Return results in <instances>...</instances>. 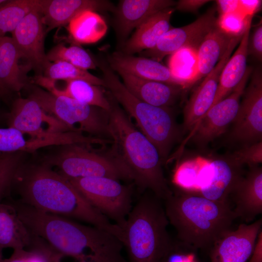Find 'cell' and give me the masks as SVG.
<instances>
[{
    "instance_id": "cell-1",
    "label": "cell",
    "mask_w": 262,
    "mask_h": 262,
    "mask_svg": "<svg viewBox=\"0 0 262 262\" xmlns=\"http://www.w3.org/2000/svg\"><path fill=\"white\" fill-rule=\"evenodd\" d=\"M8 203L33 235L63 257L88 262H115L120 254L119 240L104 229L38 210L20 201Z\"/></svg>"
},
{
    "instance_id": "cell-2",
    "label": "cell",
    "mask_w": 262,
    "mask_h": 262,
    "mask_svg": "<svg viewBox=\"0 0 262 262\" xmlns=\"http://www.w3.org/2000/svg\"><path fill=\"white\" fill-rule=\"evenodd\" d=\"M21 202L48 213L84 222L115 236V224L93 207L68 180L46 164H24L13 185Z\"/></svg>"
},
{
    "instance_id": "cell-3",
    "label": "cell",
    "mask_w": 262,
    "mask_h": 262,
    "mask_svg": "<svg viewBox=\"0 0 262 262\" xmlns=\"http://www.w3.org/2000/svg\"><path fill=\"white\" fill-rule=\"evenodd\" d=\"M163 201L178 239L193 249L211 248L236 218L229 201L212 200L199 194L181 190L172 192Z\"/></svg>"
},
{
    "instance_id": "cell-4",
    "label": "cell",
    "mask_w": 262,
    "mask_h": 262,
    "mask_svg": "<svg viewBox=\"0 0 262 262\" xmlns=\"http://www.w3.org/2000/svg\"><path fill=\"white\" fill-rule=\"evenodd\" d=\"M108 132L112 152L127 167L132 180L162 200L171 193L164 178L163 161L155 146L131 122L118 105L110 98Z\"/></svg>"
},
{
    "instance_id": "cell-5",
    "label": "cell",
    "mask_w": 262,
    "mask_h": 262,
    "mask_svg": "<svg viewBox=\"0 0 262 262\" xmlns=\"http://www.w3.org/2000/svg\"><path fill=\"white\" fill-rule=\"evenodd\" d=\"M162 201L153 193L144 195L124 223L118 225V239L126 249L128 262H162L175 248Z\"/></svg>"
},
{
    "instance_id": "cell-6",
    "label": "cell",
    "mask_w": 262,
    "mask_h": 262,
    "mask_svg": "<svg viewBox=\"0 0 262 262\" xmlns=\"http://www.w3.org/2000/svg\"><path fill=\"white\" fill-rule=\"evenodd\" d=\"M97 65L101 69L105 87L113 98L136 121L141 132L157 148L165 161L180 137V130L169 108L155 106L136 98L125 87L108 64Z\"/></svg>"
},
{
    "instance_id": "cell-7",
    "label": "cell",
    "mask_w": 262,
    "mask_h": 262,
    "mask_svg": "<svg viewBox=\"0 0 262 262\" xmlns=\"http://www.w3.org/2000/svg\"><path fill=\"white\" fill-rule=\"evenodd\" d=\"M60 146L42 162L56 167L57 172L67 179L107 177L132 180L129 169L112 151L102 154L92 149L91 146L82 144Z\"/></svg>"
},
{
    "instance_id": "cell-8",
    "label": "cell",
    "mask_w": 262,
    "mask_h": 262,
    "mask_svg": "<svg viewBox=\"0 0 262 262\" xmlns=\"http://www.w3.org/2000/svg\"><path fill=\"white\" fill-rule=\"evenodd\" d=\"M29 97L73 131L109 136L108 111L66 96L54 95L38 87H32Z\"/></svg>"
},
{
    "instance_id": "cell-9",
    "label": "cell",
    "mask_w": 262,
    "mask_h": 262,
    "mask_svg": "<svg viewBox=\"0 0 262 262\" xmlns=\"http://www.w3.org/2000/svg\"><path fill=\"white\" fill-rule=\"evenodd\" d=\"M96 210L115 224L125 221L132 208V190L119 180L107 177L68 179Z\"/></svg>"
},
{
    "instance_id": "cell-10",
    "label": "cell",
    "mask_w": 262,
    "mask_h": 262,
    "mask_svg": "<svg viewBox=\"0 0 262 262\" xmlns=\"http://www.w3.org/2000/svg\"><path fill=\"white\" fill-rule=\"evenodd\" d=\"M251 73V68L247 67L243 78L233 91L211 107L195 126L189 136L194 144L201 147H205L225 132L235 118Z\"/></svg>"
},
{
    "instance_id": "cell-11",
    "label": "cell",
    "mask_w": 262,
    "mask_h": 262,
    "mask_svg": "<svg viewBox=\"0 0 262 262\" xmlns=\"http://www.w3.org/2000/svg\"><path fill=\"white\" fill-rule=\"evenodd\" d=\"M8 127L39 139L59 137L73 131L54 116L46 113L33 99L19 98L13 103L7 115Z\"/></svg>"
},
{
    "instance_id": "cell-12",
    "label": "cell",
    "mask_w": 262,
    "mask_h": 262,
    "mask_svg": "<svg viewBox=\"0 0 262 262\" xmlns=\"http://www.w3.org/2000/svg\"><path fill=\"white\" fill-rule=\"evenodd\" d=\"M242 96L229 138L243 146L262 140V76L260 68L254 73Z\"/></svg>"
},
{
    "instance_id": "cell-13",
    "label": "cell",
    "mask_w": 262,
    "mask_h": 262,
    "mask_svg": "<svg viewBox=\"0 0 262 262\" xmlns=\"http://www.w3.org/2000/svg\"><path fill=\"white\" fill-rule=\"evenodd\" d=\"M214 9L192 23L180 28H171L153 48L141 52L143 57L160 62L163 58L183 48L197 50L208 33L216 25Z\"/></svg>"
},
{
    "instance_id": "cell-14",
    "label": "cell",
    "mask_w": 262,
    "mask_h": 262,
    "mask_svg": "<svg viewBox=\"0 0 262 262\" xmlns=\"http://www.w3.org/2000/svg\"><path fill=\"white\" fill-rule=\"evenodd\" d=\"M41 7L28 13L12 32L11 37L27 64L36 71H43L49 62L44 51L46 27Z\"/></svg>"
},
{
    "instance_id": "cell-15",
    "label": "cell",
    "mask_w": 262,
    "mask_h": 262,
    "mask_svg": "<svg viewBox=\"0 0 262 262\" xmlns=\"http://www.w3.org/2000/svg\"><path fill=\"white\" fill-rule=\"evenodd\" d=\"M242 36L232 38L223 57L195 89L183 110V128L191 130L211 107L222 70Z\"/></svg>"
},
{
    "instance_id": "cell-16",
    "label": "cell",
    "mask_w": 262,
    "mask_h": 262,
    "mask_svg": "<svg viewBox=\"0 0 262 262\" xmlns=\"http://www.w3.org/2000/svg\"><path fill=\"white\" fill-rule=\"evenodd\" d=\"M262 221L239 225L234 230H229L210 248L211 262H247L253 251Z\"/></svg>"
},
{
    "instance_id": "cell-17",
    "label": "cell",
    "mask_w": 262,
    "mask_h": 262,
    "mask_svg": "<svg viewBox=\"0 0 262 262\" xmlns=\"http://www.w3.org/2000/svg\"><path fill=\"white\" fill-rule=\"evenodd\" d=\"M171 0H122L116 12L115 26L120 41L154 14L175 6Z\"/></svg>"
},
{
    "instance_id": "cell-18",
    "label": "cell",
    "mask_w": 262,
    "mask_h": 262,
    "mask_svg": "<svg viewBox=\"0 0 262 262\" xmlns=\"http://www.w3.org/2000/svg\"><path fill=\"white\" fill-rule=\"evenodd\" d=\"M35 82L47 91L57 96H66L81 103L97 107L106 111L111 108L109 98L100 86L82 80H52L42 75L35 77Z\"/></svg>"
},
{
    "instance_id": "cell-19",
    "label": "cell",
    "mask_w": 262,
    "mask_h": 262,
    "mask_svg": "<svg viewBox=\"0 0 262 262\" xmlns=\"http://www.w3.org/2000/svg\"><path fill=\"white\" fill-rule=\"evenodd\" d=\"M236 218L246 222L253 221L262 213V169L250 167L246 175L240 179L231 194Z\"/></svg>"
},
{
    "instance_id": "cell-20",
    "label": "cell",
    "mask_w": 262,
    "mask_h": 262,
    "mask_svg": "<svg viewBox=\"0 0 262 262\" xmlns=\"http://www.w3.org/2000/svg\"><path fill=\"white\" fill-rule=\"evenodd\" d=\"M86 10L114 11L113 5L102 0H42L41 12L46 33L69 22Z\"/></svg>"
},
{
    "instance_id": "cell-21",
    "label": "cell",
    "mask_w": 262,
    "mask_h": 262,
    "mask_svg": "<svg viewBox=\"0 0 262 262\" xmlns=\"http://www.w3.org/2000/svg\"><path fill=\"white\" fill-rule=\"evenodd\" d=\"M108 61L111 68L117 72H122L141 79L181 87L168 67L151 59L115 52L108 57Z\"/></svg>"
},
{
    "instance_id": "cell-22",
    "label": "cell",
    "mask_w": 262,
    "mask_h": 262,
    "mask_svg": "<svg viewBox=\"0 0 262 262\" xmlns=\"http://www.w3.org/2000/svg\"><path fill=\"white\" fill-rule=\"evenodd\" d=\"M23 56L11 37H0V97L18 92L26 87V73L31 69L21 66Z\"/></svg>"
},
{
    "instance_id": "cell-23",
    "label": "cell",
    "mask_w": 262,
    "mask_h": 262,
    "mask_svg": "<svg viewBox=\"0 0 262 262\" xmlns=\"http://www.w3.org/2000/svg\"><path fill=\"white\" fill-rule=\"evenodd\" d=\"M117 73L131 94L155 106L169 108L176 102L183 90L178 85L143 79L122 72Z\"/></svg>"
},
{
    "instance_id": "cell-24",
    "label": "cell",
    "mask_w": 262,
    "mask_h": 262,
    "mask_svg": "<svg viewBox=\"0 0 262 262\" xmlns=\"http://www.w3.org/2000/svg\"><path fill=\"white\" fill-rule=\"evenodd\" d=\"M174 9L162 10L139 25L124 44V53L132 55L153 48L161 37L171 27L170 21Z\"/></svg>"
},
{
    "instance_id": "cell-25",
    "label": "cell",
    "mask_w": 262,
    "mask_h": 262,
    "mask_svg": "<svg viewBox=\"0 0 262 262\" xmlns=\"http://www.w3.org/2000/svg\"><path fill=\"white\" fill-rule=\"evenodd\" d=\"M213 175L199 195L212 200L228 201V197L243 176L241 166L229 156L212 159Z\"/></svg>"
},
{
    "instance_id": "cell-26",
    "label": "cell",
    "mask_w": 262,
    "mask_h": 262,
    "mask_svg": "<svg viewBox=\"0 0 262 262\" xmlns=\"http://www.w3.org/2000/svg\"><path fill=\"white\" fill-rule=\"evenodd\" d=\"M38 238L26 227L11 205L0 202V247L30 250Z\"/></svg>"
},
{
    "instance_id": "cell-27",
    "label": "cell",
    "mask_w": 262,
    "mask_h": 262,
    "mask_svg": "<svg viewBox=\"0 0 262 262\" xmlns=\"http://www.w3.org/2000/svg\"><path fill=\"white\" fill-rule=\"evenodd\" d=\"M252 21V18L249 20L238 47L222 70L211 107L228 96L239 84L246 73Z\"/></svg>"
},
{
    "instance_id": "cell-28",
    "label": "cell",
    "mask_w": 262,
    "mask_h": 262,
    "mask_svg": "<svg viewBox=\"0 0 262 262\" xmlns=\"http://www.w3.org/2000/svg\"><path fill=\"white\" fill-rule=\"evenodd\" d=\"M232 37L217 25L205 36L197 50V67L194 84L214 68L223 57Z\"/></svg>"
},
{
    "instance_id": "cell-29",
    "label": "cell",
    "mask_w": 262,
    "mask_h": 262,
    "mask_svg": "<svg viewBox=\"0 0 262 262\" xmlns=\"http://www.w3.org/2000/svg\"><path fill=\"white\" fill-rule=\"evenodd\" d=\"M107 29L104 19L91 10L79 13L68 24V31L71 37L81 44L98 42L105 35Z\"/></svg>"
},
{
    "instance_id": "cell-30",
    "label": "cell",
    "mask_w": 262,
    "mask_h": 262,
    "mask_svg": "<svg viewBox=\"0 0 262 262\" xmlns=\"http://www.w3.org/2000/svg\"><path fill=\"white\" fill-rule=\"evenodd\" d=\"M211 161L198 156L181 162L174 171L173 183L181 190L199 195L204 174Z\"/></svg>"
},
{
    "instance_id": "cell-31",
    "label": "cell",
    "mask_w": 262,
    "mask_h": 262,
    "mask_svg": "<svg viewBox=\"0 0 262 262\" xmlns=\"http://www.w3.org/2000/svg\"><path fill=\"white\" fill-rule=\"evenodd\" d=\"M196 67L197 50L195 49L183 48L169 57L168 68L183 89L194 85Z\"/></svg>"
},
{
    "instance_id": "cell-32",
    "label": "cell",
    "mask_w": 262,
    "mask_h": 262,
    "mask_svg": "<svg viewBox=\"0 0 262 262\" xmlns=\"http://www.w3.org/2000/svg\"><path fill=\"white\" fill-rule=\"evenodd\" d=\"M42 0H7L0 7V37L12 32L30 12L41 7Z\"/></svg>"
},
{
    "instance_id": "cell-33",
    "label": "cell",
    "mask_w": 262,
    "mask_h": 262,
    "mask_svg": "<svg viewBox=\"0 0 262 262\" xmlns=\"http://www.w3.org/2000/svg\"><path fill=\"white\" fill-rule=\"evenodd\" d=\"M44 76L52 80H82L91 84L105 87L102 79L64 61L49 62L44 70Z\"/></svg>"
},
{
    "instance_id": "cell-34",
    "label": "cell",
    "mask_w": 262,
    "mask_h": 262,
    "mask_svg": "<svg viewBox=\"0 0 262 262\" xmlns=\"http://www.w3.org/2000/svg\"><path fill=\"white\" fill-rule=\"evenodd\" d=\"M46 58L48 62L64 61L86 70L95 69L97 66L86 50L76 45H57L46 54Z\"/></svg>"
},
{
    "instance_id": "cell-35",
    "label": "cell",
    "mask_w": 262,
    "mask_h": 262,
    "mask_svg": "<svg viewBox=\"0 0 262 262\" xmlns=\"http://www.w3.org/2000/svg\"><path fill=\"white\" fill-rule=\"evenodd\" d=\"M25 153H0V202L6 197L14 183L16 175L24 164Z\"/></svg>"
},
{
    "instance_id": "cell-36",
    "label": "cell",
    "mask_w": 262,
    "mask_h": 262,
    "mask_svg": "<svg viewBox=\"0 0 262 262\" xmlns=\"http://www.w3.org/2000/svg\"><path fill=\"white\" fill-rule=\"evenodd\" d=\"M253 16H246L239 10L217 18V26L224 33L232 36L243 35L249 20Z\"/></svg>"
},
{
    "instance_id": "cell-37",
    "label": "cell",
    "mask_w": 262,
    "mask_h": 262,
    "mask_svg": "<svg viewBox=\"0 0 262 262\" xmlns=\"http://www.w3.org/2000/svg\"><path fill=\"white\" fill-rule=\"evenodd\" d=\"M237 164H247L250 167L262 162V141L242 146L230 156Z\"/></svg>"
},
{
    "instance_id": "cell-38",
    "label": "cell",
    "mask_w": 262,
    "mask_h": 262,
    "mask_svg": "<svg viewBox=\"0 0 262 262\" xmlns=\"http://www.w3.org/2000/svg\"><path fill=\"white\" fill-rule=\"evenodd\" d=\"M248 52L259 61H262V25L261 22L255 29L250 39L249 38Z\"/></svg>"
},
{
    "instance_id": "cell-39",
    "label": "cell",
    "mask_w": 262,
    "mask_h": 262,
    "mask_svg": "<svg viewBox=\"0 0 262 262\" xmlns=\"http://www.w3.org/2000/svg\"><path fill=\"white\" fill-rule=\"evenodd\" d=\"M262 0H239V11L246 16H253L260 10Z\"/></svg>"
},
{
    "instance_id": "cell-40",
    "label": "cell",
    "mask_w": 262,
    "mask_h": 262,
    "mask_svg": "<svg viewBox=\"0 0 262 262\" xmlns=\"http://www.w3.org/2000/svg\"><path fill=\"white\" fill-rule=\"evenodd\" d=\"M210 0H180L176 2L177 10L189 12H196L201 7Z\"/></svg>"
},
{
    "instance_id": "cell-41",
    "label": "cell",
    "mask_w": 262,
    "mask_h": 262,
    "mask_svg": "<svg viewBox=\"0 0 262 262\" xmlns=\"http://www.w3.org/2000/svg\"><path fill=\"white\" fill-rule=\"evenodd\" d=\"M162 262H196V261L193 254H185L184 253L178 252L175 248Z\"/></svg>"
},
{
    "instance_id": "cell-42",
    "label": "cell",
    "mask_w": 262,
    "mask_h": 262,
    "mask_svg": "<svg viewBox=\"0 0 262 262\" xmlns=\"http://www.w3.org/2000/svg\"><path fill=\"white\" fill-rule=\"evenodd\" d=\"M216 2L219 15L239 10V0H216Z\"/></svg>"
},
{
    "instance_id": "cell-43",
    "label": "cell",
    "mask_w": 262,
    "mask_h": 262,
    "mask_svg": "<svg viewBox=\"0 0 262 262\" xmlns=\"http://www.w3.org/2000/svg\"><path fill=\"white\" fill-rule=\"evenodd\" d=\"M30 251L25 249L14 250L11 256L3 262H29Z\"/></svg>"
},
{
    "instance_id": "cell-44",
    "label": "cell",
    "mask_w": 262,
    "mask_h": 262,
    "mask_svg": "<svg viewBox=\"0 0 262 262\" xmlns=\"http://www.w3.org/2000/svg\"><path fill=\"white\" fill-rule=\"evenodd\" d=\"M247 262H262V232L260 231L252 252Z\"/></svg>"
},
{
    "instance_id": "cell-45",
    "label": "cell",
    "mask_w": 262,
    "mask_h": 262,
    "mask_svg": "<svg viewBox=\"0 0 262 262\" xmlns=\"http://www.w3.org/2000/svg\"><path fill=\"white\" fill-rule=\"evenodd\" d=\"M63 257L62 255H60L59 254H56L54 255L51 260V262H61V259ZM79 262H88L84 260H81L79 261Z\"/></svg>"
},
{
    "instance_id": "cell-46",
    "label": "cell",
    "mask_w": 262,
    "mask_h": 262,
    "mask_svg": "<svg viewBox=\"0 0 262 262\" xmlns=\"http://www.w3.org/2000/svg\"><path fill=\"white\" fill-rule=\"evenodd\" d=\"M2 250L3 249L0 247V262H3L4 260L3 258Z\"/></svg>"
},
{
    "instance_id": "cell-47",
    "label": "cell",
    "mask_w": 262,
    "mask_h": 262,
    "mask_svg": "<svg viewBox=\"0 0 262 262\" xmlns=\"http://www.w3.org/2000/svg\"><path fill=\"white\" fill-rule=\"evenodd\" d=\"M7 0H0V7L5 2H6Z\"/></svg>"
}]
</instances>
